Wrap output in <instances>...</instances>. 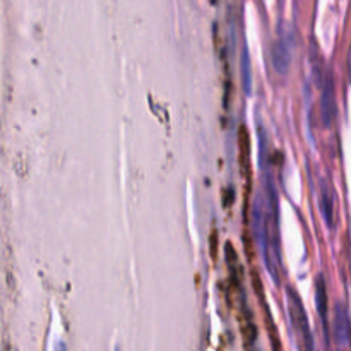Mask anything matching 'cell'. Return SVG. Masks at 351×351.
I'll list each match as a JSON object with an SVG mask.
<instances>
[{"label": "cell", "mask_w": 351, "mask_h": 351, "mask_svg": "<svg viewBox=\"0 0 351 351\" xmlns=\"http://www.w3.org/2000/svg\"><path fill=\"white\" fill-rule=\"evenodd\" d=\"M287 300H288V314H290L291 326L300 341L302 351H315L314 335H312L311 324H308L307 311H305L302 298L293 287H287Z\"/></svg>", "instance_id": "obj_1"}, {"label": "cell", "mask_w": 351, "mask_h": 351, "mask_svg": "<svg viewBox=\"0 0 351 351\" xmlns=\"http://www.w3.org/2000/svg\"><path fill=\"white\" fill-rule=\"evenodd\" d=\"M291 41L290 29L281 26L278 29V36L273 40L271 45V62H273V67L278 74L285 75L290 69L291 64Z\"/></svg>", "instance_id": "obj_2"}, {"label": "cell", "mask_w": 351, "mask_h": 351, "mask_svg": "<svg viewBox=\"0 0 351 351\" xmlns=\"http://www.w3.org/2000/svg\"><path fill=\"white\" fill-rule=\"evenodd\" d=\"M319 204H321V213L326 221V226L332 230L336 219V194L331 182L326 177L319 178Z\"/></svg>", "instance_id": "obj_3"}, {"label": "cell", "mask_w": 351, "mask_h": 351, "mask_svg": "<svg viewBox=\"0 0 351 351\" xmlns=\"http://www.w3.org/2000/svg\"><path fill=\"white\" fill-rule=\"evenodd\" d=\"M336 115V91H335V79L332 72H326L324 82L321 89V119L326 127H329L335 120Z\"/></svg>", "instance_id": "obj_4"}, {"label": "cell", "mask_w": 351, "mask_h": 351, "mask_svg": "<svg viewBox=\"0 0 351 351\" xmlns=\"http://www.w3.org/2000/svg\"><path fill=\"white\" fill-rule=\"evenodd\" d=\"M335 338L338 345L351 346V322L348 311L341 302H338L335 307Z\"/></svg>", "instance_id": "obj_5"}, {"label": "cell", "mask_w": 351, "mask_h": 351, "mask_svg": "<svg viewBox=\"0 0 351 351\" xmlns=\"http://www.w3.org/2000/svg\"><path fill=\"white\" fill-rule=\"evenodd\" d=\"M315 307H317L319 315L324 324L326 336H328V311H329V298H328V288H326V278L324 274H317L315 278Z\"/></svg>", "instance_id": "obj_6"}, {"label": "cell", "mask_w": 351, "mask_h": 351, "mask_svg": "<svg viewBox=\"0 0 351 351\" xmlns=\"http://www.w3.org/2000/svg\"><path fill=\"white\" fill-rule=\"evenodd\" d=\"M242 81L243 89L250 93V89H252V72H250V57L247 45H243L242 48Z\"/></svg>", "instance_id": "obj_7"}, {"label": "cell", "mask_w": 351, "mask_h": 351, "mask_svg": "<svg viewBox=\"0 0 351 351\" xmlns=\"http://www.w3.org/2000/svg\"><path fill=\"white\" fill-rule=\"evenodd\" d=\"M53 351H67V348H65V343L64 341H57V343H55Z\"/></svg>", "instance_id": "obj_8"}]
</instances>
